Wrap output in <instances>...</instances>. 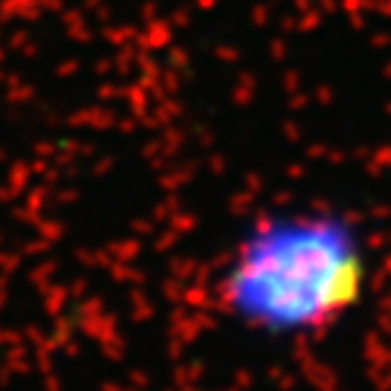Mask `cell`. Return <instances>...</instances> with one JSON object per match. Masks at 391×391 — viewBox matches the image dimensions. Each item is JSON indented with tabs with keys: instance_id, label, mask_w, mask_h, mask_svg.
I'll list each match as a JSON object with an SVG mask.
<instances>
[{
	"instance_id": "6da1fadb",
	"label": "cell",
	"mask_w": 391,
	"mask_h": 391,
	"mask_svg": "<svg viewBox=\"0 0 391 391\" xmlns=\"http://www.w3.org/2000/svg\"><path fill=\"white\" fill-rule=\"evenodd\" d=\"M368 255L351 221L290 212L255 223L221 273V305L238 325L266 336L333 328L362 301Z\"/></svg>"
}]
</instances>
